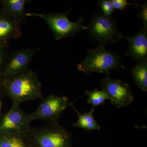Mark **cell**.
Masks as SVG:
<instances>
[{
  "label": "cell",
  "instance_id": "6da1fadb",
  "mask_svg": "<svg viewBox=\"0 0 147 147\" xmlns=\"http://www.w3.org/2000/svg\"><path fill=\"white\" fill-rule=\"evenodd\" d=\"M0 86L7 96L12 100V105H20L29 100L43 98L42 84L36 73L28 69L18 75L3 79Z\"/></svg>",
  "mask_w": 147,
  "mask_h": 147
},
{
  "label": "cell",
  "instance_id": "7a4b0ae2",
  "mask_svg": "<svg viewBox=\"0 0 147 147\" xmlns=\"http://www.w3.org/2000/svg\"><path fill=\"white\" fill-rule=\"evenodd\" d=\"M26 135L31 147H72L71 134L58 123L31 127Z\"/></svg>",
  "mask_w": 147,
  "mask_h": 147
},
{
  "label": "cell",
  "instance_id": "3957f363",
  "mask_svg": "<svg viewBox=\"0 0 147 147\" xmlns=\"http://www.w3.org/2000/svg\"><path fill=\"white\" fill-rule=\"evenodd\" d=\"M121 58L118 54L107 50L105 45H99L88 50L86 56L78 65V69L86 74L96 72L108 74L112 70L124 68Z\"/></svg>",
  "mask_w": 147,
  "mask_h": 147
},
{
  "label": "cell",
  "instance_id": "277c9868",
  "mask_svg": "<svg viewBox=\"0 0 147 147\" xmlns=\"http://www.w3.org/2000/svg\"><path fill=\"white\" fill-rule=\"evenodd\" d=\"M86 26L90 39L100 45L115 43L123 36L118 28L116 19L100 12L91 14Z\"/></svg>",
  "mask_w": 147,
  "mask_h": 147
},
{
  "label": "cell",
  "instance_id": "5b68a950",
  "mask_svg": "<svg viewBox=\"0 0 147 147\" xmlns=\"http://www.w3.org/2000/svg\"><path fill=\"white\" fill-rule=\"evenodd\" d=\"M69 11L60 13H26V16H36L43 19L53 32L55 39L59 40L62 38L74 36L76 33L87 30V26L83 23L84 18H80L75 22L69 19Z\"/></svg>",
  "mask_w": 147,
  "mask_h": 147
},
{
  "label": "cell",
  "instance_id": "8992f818",
  "mask_svg": "<svg viewBox=\"0 0 147 147\" xmlns=\"http://www.w3.org/2000/svg\"><path fill=\"white\" fill-rule=\"evenodd\" d=\"M69 107L75 108L67 96L49 94L43 98L36 110L29 114V118L31 122L39 120L48 123H58L61 115Z\"/></svg>",
  "mask_w": 147,
  "mask_h": 147
},
{
  "label": "cell",
  "instance_id": "52a82bcc",
  "mask_svg": "<svg viewBox=\"0 0 147 147\" xmlns=\"http://www.w3.org/2000/svg\"><path fill=\"white\" fill-rule=\"evenodd\" d=\"M100 86L116 108L127 107L134 100V96L130 86L120 79H111L108 74L101 80Z\"/></svg>",
  "mask_w": 147,
  "mask_h": 147
},
{
  "label": "cell",
  "instance_id": "ba28073f",
  "mask_svg": "<svg viewBox=\"0 0 147 147\" xmlns=\"http://www.w3.org/2000/svg\"><path fill=\"white\" fill-rule=\"evenodd\" d=\"M29 114L20 105H11L10 110L0 117V134L16 132L26 134L31 127Z\"/></svg>",
  "mask_w": 147,
  "mask_h": 147
},
{
  "label": "cell",
  "instance_id": "9c48e42d",
  "mask_svg": "<svg viewBox=\"0 0 147 147\" xmlns=\"http://www.w3.org/2000/svg\"><path fill=\"white\" fill-rule=\"evenodd\" d=\"M37 48L19 49L9 53L3 74V79H8L24 72L28 69Z\"/></svg>",
  "mask_w": 147,
  "mask_h": 147
},
{
  "label": "cell",
  "instance_id": "30bf717a",
  "mask_svg": "<svg viewBox=\"0 0 147 147\" xmlns=\"http://www.w3.org/2000/svg\"><path fill=\"white\" fill-rule=\"evenodd\" d=\"M128 42L125 56H129L137 63H147V29L142 28L133 36H123Z\"/></svg>",
  "mask_w": 147,
  "mask_h": 147
},
{
  "label": "cell",
  "instance_id": "8fae6325",
  "mask_svg": "<svg viewBox=\"0 0 147 147\" xmlns=\"http://www.w3.org/2000/svg\"><path fill=\"white\" fill-rule=\"evenodd\" d=\"M21 35V24L3 12L0 13V46L7 47L9 40Z\"/></svg>",
  "mask_w": 147,
  "mask_h": 147
},
{
  "label": "cell",
  "instance_id": "7c38bea8",
  "mask_svg": "<svg viewBox=\"0 0 147 147\" xmlns=\"http://www.w3.org/2000/svg\"><path fill=\"white\" fill-rule=\"evenodd\" d=\"M28 1L27 0L3 1V12L21 24L25 21L26 16L25 8Z\"/></svg>",
  "mask_w": 147,
  "mask_h": 147
},
{
  "label": "cell",
  "instance_id": "4fadbf2b",
  "mask_svg": "<svg viewBox=\"0 0 147 147\" xmlns=\"http://www.w3.org/2000/svg\"><path fill=\"white\" fill-rule=\"evenodd\" d=\"M26 134L16 132L0 134V147H31Z\"/></svg>",
  "mask_w": 147,
  "mask_h": 147
},
{
  "label": "cell",
  "instance_id": "5bb4252c",
  "mask_svg": "<svg viewBox=\"0 0 147 147\" xmlns=\"http://www.w3.org/2000/svg\"><path fill=\"white\" fill-rule=\"evenodd\" d=\"M74 109L78 114V119L76 122L73 124L74 126L83 129L87 131L100 130V126L94 116L95 107H93L89 112L83 114H80L76 108Z\"/></svg>",
  "mask_w": 147,
  "mask_h": 147
},
{
  "label": "cell",
  "instance_id": "9a60e30c",
  "mask_svg": "<svg viewBox=\"0 0 147 147\" xmlns=\"http://www.w3.org/2000/svg\"><path fill=\"white\" fill-rule=\"evenodd\" d=\"M135 84L142 90L147 91V63H137L131 68Z\"/></svg>",
  "mask_w": 147,
  "mask_h": 147
},
{
  "label": "cell",
  "instance_id": "2e32d148",
  "mask_svg": "<svg viewBox=\"0 0 147 147\" xmlns=\"http://www.w3.org/2000/svg\"><path fill=\"white\" fill-rule=\"evenodd\" d=\"M85 94L88 96V103L95 108L103 105L105 100L109 99L108 94L102 90L96 88L92 90H86Z\"/></svg>",
  "mask_w": 147,
  "mask_h": 147
},
{
  "label": "cell",
  "instance_id": "e0dca14e",
  "mask_svg": "<svg viewBox=\"0 0 147 147\" xmlns=\"http://www.w3.org/2000/svg\"><path fill=\"white\" fill-rule=\"evenodd\" d=\"M97 4L102 9V14L108 17L112 16L115 9L110 0H99Z\"/></svg>",
  "mask_w": 147,
  "mask_h": 147
},
{
  "label": "cell",
  "instance_id": "ac0fdd59",
  "mask_svg": "<svg viewBox=\"0 0 147 147\" xmlns=\"http://www.w3.org/2000/svg\"><path fill=\"white\" fill-rule=\"evenodd\" d=\"M9 53L7 47L0 46V82L3 79V74Z\"/></svg>",
  "mask_w": 147,
  "mask_h": 147
},
{
  "label": "cell",
  "instance_id": "d6986e66",
  "mask_svg": "<svg viewBox=\"0 0 147 147\" xmlns=\"http://www.w3.org/2000/svg\"><path fill=\"white\" fill-rule=\"evenodd\" d=\"M115 9L124 10L127 6L137 5L136 3H129L126 0H110Z\"/></svg>",
  "mask_w": 147,
  "mask_h": 147
},
{
  "label": "cell",
  "instance_id": "ffe728a7",
  "mask_svg": "<svg viewBox=\"0 0 147 147\" xmlns=\"http://www.w3.org/2000/svg\"><path fill=\"white\" fill-rule=\"evenodd\" d=\"M138 17L143 23V28L147 29V2L141 6L140 11L138 14Z\"/></svg>",
  "mask_w": 147,
  "mask_h": 147
},
{
  "label": "cell",
  "instance_id": "44dd1931",
  "mask_svg": "<svg viewBox=\"0 0 147 147\" xmlns=\"http://www.w3.org/2000/svg\"><path fill=\"white\" fill-rule=\"evenodd\" d=\"M1 99H0V114L1 113Z\"/></svg>",
  "mask_w": 147,
  "mask_h": 147
}]
</instances>
